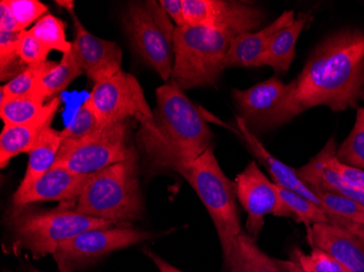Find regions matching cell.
<instances>
[{"mask_svg": "<svg viewBox=\"0 0 364 272\" xmlns=\"http://www.w3.org/2000/svg\"><path fill=\"white\" fill-rule=\"evenodd\" d=\"M28 272H43V271H40V270H38V269H31L30 271Z\"/></svg>", "mask_w": 364, "mask_h": 272, "instance_id": "40", "label": "cell"}, {"mask_svg": "<svg viewBox=\"0 0 364 272\" xmlns=\"http://www.w3.org/2000/svg\"><path fill=\"white\" fill-rule=\"evenodd\" d=\"M60 106L59 97L53 98L31 121L20 126H5L0 135V167L5 169L14 157L30 153L41 133L50 126Z\"/></svg>", "mask_w": 364, "mask_h": 272, "instance_id": "19", "label": "cell"}, {"mask_svg": "<svg viewBox=\"0 0 364 272\" xmlns=\"http://www.w3.org/2000/svg\"><path fill=\"white\" fill-rule=\"evenodd\" d=\"M335 158L343 165L364 170V108H358L353 130L337 147Z\"/></svg>", "mask_w": 364, "mask_h": 272, "instance_id": "28", "label": "cell"}, {"mask_svg": "<svg viewBox=\"0 0 364 272\" xmlns=\"http://www.w3.org/2000/svg\"><path fill=\"white\" fill-rule=\"evenodd\" d=\"M152 237L151 232L128 226L91 229L63 241L53 256L59 272H77L95 265L112 251L139 244Z\"/></svg>", "mask_w": 364, "mask_h": 272, "instance_id": "10", "label": "cell"}, {"mask_svg": "<svg viewBox=\"0 0 364 272\" xmlns=\"http://www.w3.org/2000/svg\"><path fill=\"white\" fill-rule=\"evenodd\" d=\"M50 49L47 48L31 31H23L20 33L19 43H18V54L21 60L26 65H36L47 61V56Z\"/></svg>", "mask_w": 364, "mask_h": 272, "instance_id": "34", "label": "cell"}, {"mask_svg": "<svg viewBox=\"0 0 364 272\" xmlns=\"http://www.w3.org/2000/svg\"><path fill=\"white\" fill-rule=\"evenodd\" d=\"M122 23L136 54L165 83L171 81L177 28L159 1H130L122 14Z\"/></svg>", "mask_w": 364, "mask_h": 272, "instance_id": "7", "label": "cell"}, {"mask_svg": "<svg viewBox=\"0 0 364 272\" xmlns=\"http://www.w3.org/2000/svg\"><path fill=\"white\" fill-rule=\"evenodd\" d=\"M156 133L139 138L154 170H173L180 175L213 145L214 134L198 108L175 82L156 89Z\"/></svg>", "mask_w": 364, "mask_h": 272, "instance_id": "2", "label": "cell"}, {"mask_svg": "<svg viewBox=\"0 0 364 272\" xmlns=\"http://www.w3.org/2000/svg\"><path fill=\"white\" fill-rule=\"evenodd\" d=\"M277 186L278 194L283 200L284 204L289 208L292 216L296 217V220L304 222L306 227V234L310 236L312 232L313 224H329L331 219L327 216L326 212L318 207L316 204H313L306 198L302 197L299 194L288 191L280 186Z\"/></svg>", "mask_w": 364, "mask_h": 272, "instance_id": "27", "label": "cell"}, {"mask_svg": "<svg viewBox=\"0 0 364 272\" xmlns=\"http://www.w3.org/2000/svg\"><path fill=\"white\" fill-rule=\"evenodd\" d=\"M296 21L291 10L284 11L275 21L257 32L243 33L231 42L228 54L225 59V67H251L267 52L276 34Z\"/></svg>", "mask_w": 364, "mask_h": 272, "instance_id": "17", "label": "cell"}, {"mask_svg": "<svg viewBox=\"0 0 364 272\" xmlns=\"http://www.w3.org/2000/svg\"><path fill=\"white\" fill-rule=\"evenodd\" d=\"M89 175H80L65 168L53 167L41 179L20 195H14L12 210L47 200L75 202L85 189Z\"/></svg>", "mask_w": 364, "mask_h": 272, "instance_id": "15", "label": "cell"}, {"mask_svg": "<svg viewBox=\"0 0 364 272\" xmlns=\"http://www.w3.org/2000/svg\"><path fill=\"white\" fill-rule=\"evenodd\" d=\"M44 106V100L36 94L23 97L0 98V116L5 126H20L36 118Z\"/></svg>", "mask_w": 364, "mask_h": 272, "instance_id": "25", "label": "cell"}, {"mask_svg": "<svg viewBox=\"0 0 364 272\" xmlns=\"http://www.w3.org/2000/svg\"><path fill=\"white\" fill-rule=\"evenodd\" d=\"M130 121L102 126L87 138L61 143L53 167L87 175L126 161L136 149L130 144Z\"/></svg>", "mask_w": 364, "mask_h": 272, "instance_id": "8", "label": "cell"}, {"mask_svg": "<svg viewBox=\"0 0 364 272\" xmlns=\"http://www.w3.org/2000/svg\"><path fill=\"white\" fill-rule=\"evenodd\" d=\"M89 100L102 126L118 124L134 116L141 124L139 138L156 133L154 112L147 104L140 82L130 73L122 70L94 84Z\"/></svg>", "mask_w": 364, "mask_h": 272, "instance_id": "9", "label": "cell"}, {"mask_svg": "<svg viewBox=\"0 0 364 272\" xmlns=\"http://www.w3.org/2000/svg\"><path fill=\"white\" fill-rule=\"evenodd\" d=\"M309 244L334 257L349 272H364V236L329 224L312 226Z\"/></svg>", "mask_w": 364, "mask_h": 272, "instance_id": "16", "label": "cell"}, {"mask_svg": "<svg viewBox=\"0 0 364 272\" xmlns=\"http://www.w3.org/2000/svg\"><path fill=\"white\" fill-rule=\"evenodd\" d=\"M75 202H63L50 210H28L26 207L10 212L8 227L14 249H26L34 259L54 255L60 243L91 229L114 226L112 221L85 216L73 210Z\"/></svg>", "mask_w": 364, "mask_h": 272, "instance_id": "5", "label": "cell"}, {"mask_svg": "<svg viewBox=\"0 0 364 272\" xmlns=\"http://www.w3.org/2000/svg\"><path fill=\"white\" fill-rule=\"evenodd\" d=\"M181 177L196 192L212 219L227 269L237 239L243 232L237 207L236 183L223 173L214 146L198 157Z\"/></svg>", "mask_w": 364, "mask_h": 272, "instance_id": "6", "label": "cell"}, {"mask_svg": "<svg viewBox=\"0 0 364 272\" xmlns=\"http://www.w3.org/2000/svg\"><path fill=\"white\" fill-rule=\"evenodd\" d=\"M73 210L85 216L128 224L143 214L139 182L138 153L89 175Z\"/></svg>", "mask_w": 364, "mask_h": 272, "instance_id": "3", "label": "cell"}, {"mask_svg": "<svg viewBox=\"0 0 364 272\" xmlns=\"http://www.w3.org/2000/svg\"><path fill=\"white\" fill-rule=\"evenodd\" d=\"M237 36L230 30L203 26L176 28L171 81L181 91L215 87L226 69L225 59Z\"/></svg>", "mask_w": 364, "mask_h": 272, "instance_id": "4", "label": "cell"}, {"mask_svg": "<svg viewBox=\"0 0 364 272\" xmlns=\"http://www.w3.org/2000/svg\"><path fill=\"white\" fill-rule=\"evenodd\" d=\"M102 126H103L101 122L98 121L91 102L87 98L85 103L77 110V116H75L73 124L60 131L61 138H63V142L81 140V138L93 134Z\"/></svg>", "mask_w": 364, "mask_h": 272, "instance_id": "32", "label": "cell"}, {"mask_svg": "<svg viewBox=\"0 0 364 272\" xmlns=\"http://www.w3.org/2000/svg\"><path fill=\"white\" fill-rule=\"evenodd\" d=\"M0 31L1 32L21 33L6 0L0 1Z\"/></svg>", "mask_w": 364, "mask_h": 272, "instance_id": "37", "label": "cell"}, {"mask_svg": "<svg viewBox=\"0 0 364 272\" xmlns=\"http://www.w3.org/2000/svg\"><path fill=\"white\" fill-rule=\"evenodd\" d=\"M278 265L283 268L285 272H304L300 269L294 261H277Z\"/></svg>", "mask_w": 364, "mask_h": 272, "instance_id": "39", "label": "cell"}, {"mask_svg": "<svg viewBox=\"0 0 364 272\" xmlns=\"http://www.w3.org/2000/svg\"><path fill=\"white\" fill-rule=\"evenodd\" d=\"M56 65L54 61H45L28 65L19 75L1 87L0 98L23 97L36 94L41 79Z\"/></svg>", "mask_w": 364, "mask_h": 272, "instance_id": "26", "label": "cell"}, {"mask_svg": "<svg viewBox=\"0 0 364 272\" xmlns=\"http://www.w3.org/2000/svg\"><path fill=\"white\" fill-rule=\"evenodd\" d=\"M63 138L60 132L52 126L44 129L36 144L28 153V163L21 184L14 195L28 191L33 184L52 169L58 156Z\"/></svg>", "mask_w": 364, "mask_h": 272, "instance_id": "22", "label": "cell"}, {"mask_svg": "<svg viewBox=\"0 0 364 272\" xmlns=\"http://www.w3.org/2000/svg\"><path fill=\"white\" fill-rule=\"evenodd\" d=\"M159 5L164 11L168 14L176 28H183L187 26L183 11V0H161Z\"/></svg>", "mask_w": 364, "mask_h": 272, "instance_id": "36", "label": "cell"}, {"mask_svg": "<svg viewBox=\"0 0 364 272\" xmlns=\"http://www.w3.org/2000/svg\"><path fill=\"white\" fill-rule=\"evenodd\" d=\"M187 26L225 28L241 36L261 28L265 12L259 6L237 0H183Z\"/></svg>", "mask_w": 364, "mask_h": 272, "instance_id": "12", "label": "cell"}, {"mask_svg": "<svg viewBox=\"0 0 364 272\" xmlns=\"http://www.w3.org/2000/svg\"><path fill=\"white\" fill-rule=\"evenodd\" d=\"M227 272H285L276 259L264 253L257 241L243 231L231 254Z\"/></svg>", "mask_w": 364, "mask_h": 272, "instance_id": "23", "label": "cell"}, {"mask_svg": "<svg viewBox=\"0 0 364 272\" xmlns=\"http://www.w3.org/2000/svg\"><path fill=\"white\" fill-rule=\"evenodd\" d=\"M56 4L65 8L73 19L75 38L71 42V52L83 73L96 84L122 71V48L116 43L97 38L90 33L77 18L73 1L59 0Z\"/></svg>", "mask_w": 364, "mask_h": 272, "instance_id": "13", "label": "cell"}, {"mask_svg": "<svg viewBox=\"0 0 364 272\" xmlns=\"http://www.w3.org/2000/svg\"><path fill=\"white\" fill-rule=\"evenodd\" d=\"M335 153H333L327 159V165L333 171H335L343 182L353 186V187H357V189L364 191V170L349 167V165L339 163L335 158Z\"/></svg>", "mask_w": 364, "mask_h": 272, "instance_id": "35", "label": "cell"}, {"mask_svg": "<svg viewBox=\"0 0 364 272\" xmlns=\"http://www.w3.org/2000/svg\"><path fill=\"white\" fill-rule=\"evenodd\" d=\"M289 92L290 82L273 77L250 89H234L232 98L247 129L255 135L265 132L267 122Z\"/></svg>", "mask_w": 364, "mask_h": 272, "instance_id": "14", "label": "cell"}, {"mask_svg": "<svg viewBox=\"0 0 364 272\" xmlns=\"http://www.w3.org/2000/svg\"><path fill=\"white\" fill-rule=\"evenodd\" d=\"M65 26L63 20L53 14H46L30 31L47 48L65 54L73 49V43L68 42L65 38Z\"/></svg>", "mask_w": 364, "mask_h": 272, "instance_id": "29", "label": "cell"}, {"mask_svg": "<svg viewBox=\"0 0 364 272\" xmlns=\"http://www.w3.org/2000/svg\"><path fill=\"white\" fill-rule=\"evenodd\" d=\"M364 91V28H346L313 49L301 72L290 82L265 132L291 121L306 110L327 107L334 112L355 109Z\"/></svg>", "mask_w": 364, "mask_h": 272, "instance_id": "1", "label": "cell"}, {"mask_svg": "<svg viewBox=\"0 0 364 272\" xmlns=\"http://www.w3.org/2000/svg\"><path fill=\"white\" fill-rule=\"evenodd\" d=\"M361 100H362V102H364V91H363V93H362V95H361Z\"/></svg>", "mask_w": 364, "mask_h": 272, "instance_id": "41", "label": "cell"}, {"mask_svg": "<svg viewBox=\"0 0 364 272\" xmlns=\"http://www.w3.org/2000/svg\"><path fill=\"white\" fill-rule=\"evenodd\" d=\"M14 16L20 32H23L33 22L46 16L48 7L38 0H6Z\"/></svg>", "mask_w": 364, "mask_h": 272, "instance_id": "33", "label": "cell"}, {"mask_svg": "<svg viewBox=\"0 0 364 272\" xmlns=\"http://www.w3.org/2000/svg\"><path fill=\"white\" fill-rule=\"evenodd\" d=\"M290 261L304 272H349L334 257L318 247H312L309 254L294 247L290 254Z\"/></svg>", "mask_w": 364, "mask_h": 272, "instance_id": "31", "label": "cell"}, {"mask_svg": "<svg viewBox=\"0 0 364 272\" xmlns=\"http://www.w3.org/2000/svg\"><path fill=\"white\" fill-rule=\"evenodd\" d=\"M235 183L237 198L247 212V233L253 240H257L267 214L294 217L280 198L276 184L262 173L255 161L237 175Z\"/></svg>", "mask_w": 364, "mask_h": 272, "instance_id": "11", "label": "cell"}, {"mask_svg": "<svg viewBox=\"0 0 364 272\" xmlns=\"http://www.w3.org/2000/svg\"><path fill=\"white\" fill-rule=\"evenodd\" d=\"M335 138H331L324 148L306 165L296 169V173L309 185L325 191L334 192L357 202L364 207V191L343 182L335 171L327 165V159L336 151Z\"/></svg>", "mask_w": 364, "mask_h": 272, "instance_id": "20", "label": "cell"}, {"mask_svg": "<svg viewBox=\"0 0 364 272\" xmlns=\"http://www.w3.org/2000/svg\"><path fill=\"white\" fill-rule=\"evenodd\" d=\"M145 254L152 259L153 263H154L155 265H156V267L159 268V272H185L181 271V270L178 269V268L173 267V265L167 263L165 259H161L159 255L152 253L151 251H145Z\"/></svg>", "mask_w": 364, "mask_h": 272, "instance_id": "38", "label": "cell"}, {"mask_svg": "<svg viewBox=\"0 0 364 272\" xmlns=\"http://www.w3.org/2000/svg\"><path fill=\"white\" fill-rule=\"evenodd\" d=\"M236 121L237 128L239 129V132H240L243 140L247 142V146L250 148L251 153L255 155V158L269 170V175H271L274 183H275L276 185L280 186V187H283V189L288 190V191L299 194L302 197L306 198V200H310L313 204H316V205H318V207L323 210L322 202L318 200V196H316V194L311 189L310 185L306 184V182L299 177V175L296 173V169L289 167V165H286L283 161H280L279 159L274 157L273 155L263 146V144L259 142V138H257V135L253 134V133L247 129L245 120H243L240 116H237Z\"/></svg>", "mask_w": 364, "mask_h": 272, "instance_id": "18", "label": "cell"}, {"mask_svg": "<svg viewBox=\"0 0 364 272\" xmlns=\"http://www.w3.org/2000/svg\"><path fill=\"white\" fill-rule=\"evenodd\" d=\"M310 21L311 14L309 12L300 13L291 26L276 34L255 67H271L275 73L288 72L296 58V42Z\"/></svg>", "mask_w": 364, "mask_h": 272, "instance_id": "21", "label": "cell"}, {"mask_svg": "<svg viewBox=\"0 0 364 272\" xmlns=\"http://www.w3.org/2000/svg\"><path fill=\"white\" fill-rule=\"evenodd\" d=\"M83 73L73 52L63 54L60 62L57 63L52 70L48 71L38 83L36 94L43 100H52L57 94L65 91L67 87Z\"/></svg>", "mask_w": 364, "mask_h": 272, "instance_id": "24", "label": "cell"}, {"mask_svg": "<svg viewBox=\"0 0 364 272\" xmlns=\"http://www.w3.org/2000/svg\"><path fill=\"white\" fill-rule=\"evenodd\" d=\"M19 38L20 33L0 31V79L3 82L11 81L28 67L18 54Z\"/></svg>", "mask_w": 364, "mask_h": 272, "instance_id": "30", "label": "cell"}]
</instances>
